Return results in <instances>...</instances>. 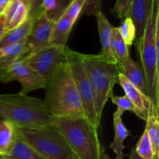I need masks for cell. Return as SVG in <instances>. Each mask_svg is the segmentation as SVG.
<instances>
[{"label":"cell","mask_w":159,"mask_h":159,"mask_svg":"<svg viewBox=\"0 0 159 159\" xmlns=\"http://www.w3.org/2000/svg\"><path fill=\"white\" fill-rule=\"evenodd\" d=\"M145 130L147 131L153 147L155 158L159 159V116L158 108L152 104L148 116L146 120Z\"/></svg>","instance_id":"obj_20"},{"label":"cell","mask_w":159,"mask_h":159,"mask_svg":"<svg viewBox=\"0 0 159 159\" xmlns=\"http://www.w3.org/2000/svg\"><path fill=\"white\" fill-rule=\"evenodd\" d=\"M159 2L154 0L150 15L140 40L135 41L148 96L159 108Z\"/></svg>","instance_id":"obj_2"},{"label":"cell","mask_w":159,"mask_h":159,"mask_svg":"<svg viewBox=\"0 0 159 159\" xmlns=\"http://www.w3.org/2000/svg\"><path fill=\"white\" fill-rule=\"evenodd\" d=\"M26 6L29 16L28 18L35 20L41 13V6L43 0H22Z\"/></svg>","instance_id":"obj_30"},{"label":"cell","mask_w":159,"mask_h":159,"mask_svg":"<svg viewBox=\"0 0 159 159\" xmlns=\"http://www.w3.org/2000/svg\"><path fill=\"white\" fill-rule=\"evenodd\" d=\"M99 159H112L110 158L108 155H107V153L105 152V150H104V148L102 147V150H101L100 152V156H99Z\"/></svg>","instance_id":"obj_34"},{"label":"cell","mask_w":159,"mask_h":159,"mask_svg":"<svg viewBox=\"0 0 159 159\" xmlns=\"http://www.w3.org/2000/svg\"><path fill=\"white\" fill-rule=\"evenodd\" d=\"M65 48L50 45L21 60L36 71L47 85L57 67L65 60Z\"/></svg>","instance_id":"obj_8"},{"label":"cell","mask_w":159,"mask_h":159,"mask_svg":"<svg viewBox=\"0 0 159 159\" xmlns=\"http://www.w3.org/2000/svg\"><path fill=\"white\" fill-rule=\"evenodd\" d=\"M74 24V22L65 15L54 22L50 38V45L65 48Z\"/></svg>","instance_id":"obj_17"},{"label":"cell","mask_w":159,"mask_h":159,"mask_svg":"<svg viewBox=\"0 0 159 159\" xmlns=\"http://www.w3.org/2000/svg\"><path fill=\"white\" fill-rule=\"evenodd\" d=\"M54 24V22L50 20L41 12L34 21L27 37V55L50 46V38Z\"/></svg>","instance_id":"obj_10"},{"label":"cell","mask_w":159,"mask_h":159,"mask_svg":"<svg viewBox=\"0 0 159 159\" xmlns=\"http://www.w3.org/2000/svg\"><path fill=\"white\" fill-rule=\"evenodd\" d=\"M6 31L10 30L23 24L28 19L29 13L25 3L22 0H11L3 12Z\"/></svg>","instance_id":"obj_14"},{"label":"cell","mask_w":159,"mask_h":159,"mask_svg":"<svg viewBox=\"0 0 159 159\" xmlns=\"http://www.w3.org/2000/svg\"><path fill=\"white\" fill-rule=\"evenodd\" d=\"M123 112L116 110L113 113V128H114V138L110 144V148L116 155L115 159H124V141L130 136V132L122 120Z\"/></svg>","instance_id":"obj_15"},{"label":"cell","mask_w":159,"mask_h":159,"mask_svg":"<svg viewBox=\"0 0 159 159\" xmlns=\"http://www.w3.org/2000/svg\"><path fill=\"white\" fill-rule=\"evenodd\" d=\"M118 66L120 74L135 88L148 96L145 79L139 64L129 57L125 61Z\"/></svg>","instance_id":"obj_13"},{"label":"cell","mask_w":159,"mask_h":159,"mask_svg":"<svg viewBox=\"0 0 159 159\" xmlns=\"http://www.w3.org/2000/svg\"><path fill=\"white\" fill-rule=\"evenodd\" d=\"M111 49L118 65H121L129 57H130V53H129V48L123 40L122 37L118 31L117 27H113V31H112Z\"/></svg>","instance_id":"obj_24"},{"label":"cell","mask_w":159,"mask_h":159,"mask_svg":"<svg viewBox=\"0 0 159 159\" xmlns=\"http://www.w3.org/2000/svg\"><path fill=\"white\" fill-rule=\"evenodd\" d=\"M153 1L154 0H132L127 16L131 19L136 27L135 41L140 40L144 34Z\"/></svg>","instance_id":"obj_12"},{"label":"cell","mask_w":159,"mask_h":159,"mask_svg":"<svg viewBox=\"0 0 159 159\" xmlns=\"http://www.w3.org/2000/svg\"><path fill=\"white\" fill-rule=\"evenodd\" d=\"M82 62L93 87L96 114L100 122L106 103L113 95V88L118 83L120 74L116 61L100 54L81 53Z\"/></svg>","instance_id":"obj_4"},{"label":"cell","mask_w":159,"mask_h":159,"mask_svg":"<svg viewBox=\"0 0 159 159\" xmlns=\"http://www.w3.org/2000/svg\"><path fill=\"white\" fill-rule=\"evenodd\" d=\"M117 29L127 46H131L136 40V27L131 19L129 16L124 19Z\"/></svg>","instance_id":"obj_25"},{"label":"cell","mask_w":159,"mask_h":159,"mask_svg":"<svg viewBox=\"0 0 159 159\" xmlns=\"http://www.w3.org/2000/svg\"><path fill=\"white\" fill-rule=\"evenodd\" d=\"M0 117L17 128L45 125L55 119L47 112L43 99L20 93L0 94Z\"/></svg>","instance_id":"obj_3"},{"label":"cell","mask_w":159,"mask_h":159,"mask_svg":"<svg viewBox=\"0 0 159 159\" xmlns=\"http://www.w3.org/2000/svg\"><path fill=\"white\" fill-rule=\"evenodd\" d=\"M0 159H3V157H2V155H0Z\"/></svg>","instance_id":"obj_35"},{"label":"cell","mask_w":159,"mask_h":159,"mask_svg":"<svg viewBox=\"0 0 159 159\" xmlns=\"http://www.w3.org/2000/svg\"><path fill=\"white\" fill-rule=\"evenodd\" d=\"M6 32V29H5V19L4 16L0 15V40L2 37L3 34Z\"/></svg>","instance_id":"obj_31"},{"label":"cell","mask_w":159,"mask_h":159,"mask_svg":"<svg viewBox=\"0 0 159 159\" xmlns=\"http://www.w3.org/2000/svg\"><path fill=\"white\" fill-rule=\"evenodd\" d=\"M118 83L120 85L121 88L124 90L125 96H127L134 106L135 114L140 119L145 121L148 116L151 105L153 104L150 98L135 88L121 74L119 75Z\"/></svg>","instance_id":"obj_11"},{"label":"cell","mask_w":159,"mask_h":159,"mask_svg":"<svg viewBox=\"0 0 159 159\" xmlns=\"http://www.w3.org/2000/svg\"><path fill=\"white\" fill-rule=\"evenodd\" d=\"M154 159H158V158H154Z\"/></svg>","instance_id":"obj_36"},{"label":"cell","mask_w":159,"mask_h":159,"mask_svg":"<svg viewBox=\"0 0 159 159\" xmlns=\"http://www.w3.org/2000/svg\"><path fill=\"white\" fill-rule=\"evenodd\" d=\"M110 99H111L112 102L117 107L116 110H120V111L123 112V113H124L125 111H130L134 113V106L132 105L130 99H129L127 97V96H125V95L123 96L112 95Z\"/></svg>","instance_id":"obj_28"},{"label":"cell","mask_w":159,"mask_h":159,"mask_svg":"<svg viewBox=\"0 0 159 159\" xmlns=\"http://www.w3.org/2000/svg\"><path fill=\"white\" fill-rule=\"evenodd\" d=\"M27 39L16 44L0 48V71L27 55Z\"/></svg>","instance_id":"obj_18"},{"label":"cell","mask_w":159,"mask_h":159,"mask_svg":"<svg viewBox=\"0 0 159 159\" xmlns=\"http://www.w3.org/2000/svg\"><path fill=\"white\" fill-rule=\"evenodd\" d=\"M11 0H0V15H2Z\"/></svg>","instance_id":"obj_32"},{"label":"cell","mask_w":159,"mask_h":159,"mask_svg":"<svg viewBox=\"0 0 159 159\" xmlns=\"http://www.w3.org/2000/svg\"><path fill=\"white\" fill-rule=\"evenodd\" d=\"M72 0H43L41 11L50 20L56 22L65 14Z\"/></svg>","instance_id":"obj_23"},{"label":"cell","mask_w":159,"mask_h":159,"mask_svg":"<svg viewBox=\"0 0 159 159\" xmlns=\"http://www.w3.org/2000/svg\"><path fill=\"white\" fill-rule=\"evenodd\" d=\"M35 20L28 18L23 24L10 30L6 31L0 40V48L16 44L27 39Z\"/></svg>","instance_id":"obj_19"},{"label":"cell","mask_w":159,"mask_h":159,"mask_svg":"<svg viewBox=\"0 0 159 159\" xmlns=\"http://www.w3.org/2000/svg\"><path fill=\"white\" fill-rule=\"evenodd\" d=\"M129 159H144L142 157L140 156L138 153L136 152L135 148L133 147L131 148V152H130V156H129Z\"/></svg>","instance_id":"obj_33"},{"label":"cell","mask_w":159,"mask_h":159,"mask_svg":"<svg viewBox=\"0 0 159 159\" xmlns=\"http://www.w3.org/2000/svg\"><path fill=\"white\" fill-rule=\"evenodd\" d=\"M16 136L43 159H79L54 122L37 127L17 128Z\"/></svg>","instance_id":"obj_5"},{"label":"cell","mask_w":159,"mask_h":159,"mask_svg":"<svg viewBox=\"0 0 159 159\" xmlns=\"http://www.w3.org/2000/svg\"><path fill=\"white\" fill-rule=\"evenodd\" d=\"M65 59L69 66L76 89L80 96L85 117L98 130L100 122L96 114L94 93L82 62L81 53L72 51L66 46L65 48Z\"/></svg>","instance_id":"obj_7"},{"label":"cell","mask_w":159,"mask_h":159,"mask_svg":"<svg viewBox=\"0 0 159 159\" xmlns=\"http://www.w3.org/2000/svg\"><path fill=\"white\" fill-rule=\"evenodd\" d=\"M0 81L3 83L20 82L22 87L20 93L25 95L34 90L44 89L46 86L45 81L22 60L14 62L0 71Z\"/></svg>","instance_id":"obj_9"},{"label":"cell","mask_w":159,"mask_h":159,"mask_svg":"<svg viewBox=\"0 0 159 159\" xmlns=\"http://www.w3.org/2000/svg\"><path fill=\"white\" fill-rule=\"evenodd\" d=\"M2 157L3 159H43L17 136L10 150Z\"/></svg>","instance_id":"obj_21"},{"label":"cell","mask_w":159,"mask_h":159,"mask_svg":"<svg viewBox=\"0 0 159 159\" xmlns=\"http://www.w3.org/2000/svg\"><path fill=\"white\" fill-rule=\"evenodd\" d=\"M131 2L132 0H116V3L113 9L114 15L120 20L125 19L128 14Z\"/></svg>","instance_id":"obj_29"},{"label":"cell","mask_w":159,"mask_h":159,"mask_svg":"<svg viewBox=\"0 0 159 159\" xmlns=\"http://www.w3.org/2000/svg\"><path fill=\"white\" fill-rule=\"evenodd\" d=\"M135 150L136 152L144 159H154L155 154H154L153 147H152V141L148 134L147 131L144 130V133L140 138L138 144H137Z\"/></svg>","instance_id":"obj_26"},{"label":"cell","mask_w":159,"mask_h":159,"mask_svg":"<svg viewBox=\"0 0 159 159\" xmlns=\"http://www.w3.org/2000/svg\"><path fill=\"white\" fill-rule=\"evenodd\" d=\"M156 1H158L159 2V0H156Z\"/></svg>","instance_id":"obj_37"},{"label":"cell","mask_w":159,"mask_h":159,"mask_svg":"<svg viewBox=\"0 0 159 159\" xmlns=\"http://www.w3.org/2000/svg\"><path fill=\"white\" fill-rule=\"evenodd\" d=\"M44 89L43 106L53 117H85L80 96L65 59L57 67Z\"/></svg>","instance_id":"obj_1"},{"label":"cell","mask_w":159,"mask_h":159,"mask_svg":"<svg viewBox=\"0 0 159 159\" xmlns=\"http://www.w3.org/2000/svg\"><path fill=\"white\" fill-rule=\"evenodd\" d=\"M96 17H97L99 39H100L101 45H102V50L99 54L103 55L104 57L116 61L111 49L112 31H113V26L107 20L105 14L100 10L98 11L96 13Z\"/></svg>","instance_id":"obj_16"},{"label":"cell","mask_w":159,"mask_h":159,"mask_svg":"<svg viewBox=\"0 0 159 159\" xmlns=\"http://www.w3.org/2000/svg\"><path fill=\"white\" fill-rule=\"evenodd\" d=\"M16 138V127L9 121L0 119V155L9 152Z\"/></svg>","instance_id":"obj_22"},{"label":"cell","mask_w":159,"mask_h":159,"mask_svg":"<svg viewBox=\"0 0 159 159\" xmlns=\"http://www.w3.org/2000/svg\"><path fill=\"white\" fill-rule=\"evenodd\" d=\"M86 1L87 0H72L64 15L75 23L80 14L83 11Z\"/></svg>","instance_id":"obj_27"},{"label":"cell","mask_w":159,"mask_h":159,"mask_svg":"<svg viewBox=\"0 0 159 159\" xmlns=\"http://www.w3.org/2000/svg\"><path fill=\"white\" fill-rule=\"evenodd\" d=\"M54 123L79 159H99L102 146L98 130L86 117L56 118Z\"/></svg>","instance_id":"obj_6"}]
</instances>
